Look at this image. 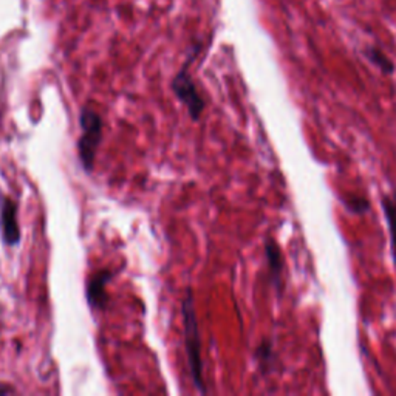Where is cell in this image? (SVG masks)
<instances>
[{
  "mask_svg": "<svg viewBox=\"0 0 396 396\" xmlns=\"http://www.w3.org/2000/svg\"><path fill=\"white\" fill-rule=\"evenodd\" d=\"M183 321H184V344L187 353V363L191 368V376L197 390L206 393V387L203 382V361H202V338L198 333L197 314L194 308V297L191 288H187V294L182 303Z\"/></svg>",
  "mask_w": 396,
  "mask_h": 396,
  "instance_id": "6da1fadb",
  "label": "cell"
},
{
  "mask_svg": "<svg viewBox=\"0 0 396 396\" xmlns=\"http://www.w3.org/2000/svg\"><path fill=\"white\" fill-rule=\"evenodd\" d=\"M80 123V138L78 141V154L80 165L85 169V172H92L96 160V152L99 144L103 141V118L93 109L84 107L79 116Z\"/></svg>",
  "mask_w": 396,
  "mask_h": 396,
  "instance_id": "7a4b0ae2",
  "label": "cell"
},
{
  "mask_svg": "<svg viewBox=\"0 0 396 396\" xmlns=\"http://www.w3.org/2000/svg\"><path fill=\"white\" fill-rule=\"evenodd\" d=\"M187 66L189 64H186L175 75V78L172 80V90L179 101L187 107L191 118L194 121H198L203 113V109H204V101L202 99L200 93H198L191 73L187 71Z\"/></svg>",
  "mask_w": 396,
  "mask_h": 396,
  "instance_id": "3957f363",
  "label": "cell"
},
{
  "mask_svg": "<svg viewBox=\"0 0 396 396\" xmlns=\"http://www.w3.org/2000/svg\"><path fill=\"white\" fill-rule=\"evenodd\" d=\"M0 229L8 246H16L21 241V228L17 224V204L11 198H4L0 209Z\"/></svg>",
  "mask_w": 396,
  "mask_h": 396,
  "instance_id": "277c9868",
  "label": "cell"
},
{
  "mask_svg": "<svg viewBox=\"0 0 396 396\" xmlns=\"http://www.w3.org/2000/svg\"><path fill=\"white\" fill-rule=\"evenodd\" d=\"M265 257L269 269V276H271V282L278 294H282L283 290V269L285 262L281 246L277 245V241L273 237H268L265 240Z\"/></svg>",
  "mask_w": 396,
  "mask_h": 396,
  "instance_id": "5b68a950",
  "label": "cell"
},
{
  "mask_svg": "<svg viewBox=\"0 0 396 396\" xmlns=\"http://www.w3.org/2000/svg\"><path fill=\"white\" fill-rule=\"evenodd\" d=\"M112 273L103 269L96 274L90 277V281L87 283V302L92 308L95 310H103L105 307L107 302V294H105V286L110 282Z\"/></svg>",
  "mask_w": 396,
  "mask_h": 396,
  "instance_id": "8992f818",
  "label": "cell"
},
{
  "mask_svg": "<svg viewBox=\"0 0 396 396\" xmlns=\"http://www.w3.org/2000/svg\"><path fill=\"white\" fill-rule=\"evenodd\" d=\"M381 208H382V214H384V219L387 223V231H389L392 259L396 266V192L382 195Z\"/></svg>",
  "mask_w": 396,
  "mask_h": 396,
  "instance_id": "52a82bcc",
  "label": "cell"
},
{
  "mask_svg": "<svg viewBox=\"0 0 396 396\" xmlns=\"http://www.w3.org/2000/svg\"><path fill=\"white\" fill-rule=\"evenodd\" d=\"M364 55L376 68H380L384 75H392L395 71V64L392 62V59L380 48H375V47L367 48L364 51Z\"/></svg>",
  "mask_w": 396,
  "mask_h": 396,
  "instance_id": "ba28073f",
  "label": "cell"
},
{
  "mask_svg": "<svg viewBox=\"0 0 396 396\" xmlns=\"http://www.w3.org/2000/svg\"><path fill=\"white\" fill-rule=\"evenodd\" d=\"M340 202L348 212L356 215H364L370 211V202L361 195H347L344 198H340Z\"/></svg>",
  "mask_w": 396,
  "mask_h": 396,
  "instance_id": "9c48e42d",
  "label": "cell"
},
{
  "mask_svg": "<svg viewBox=\"0 0 396 396\" xmlns=\"http://www.w3.org/2000/svg\"><path fill=\"white\" fill-rule=\"evenodd\" d=\"M256 358L259 359V363L262 364V365H265V364L269 365V364H271L273 363V358H274V355H273V342L265 339L262 344L257 347Z\"/></svg>",
  "mask_w": 396,
  "mask_h": 396,
  "instance_id": "30bf717a",
  "label": "cell"
},
{
  "mask_svg": "<svg viewBox=\"0 0 396 396\" xmlns=\"http://www.w3.org/2000/svg\"><path fill=\"white\" fill-rule=\"evenodd\" d=\"M6 393H14V389L6 384H0V395H6Z\"/></svg>",
  "mask_w": 396,
  "mask_h": 396,
  "instance_id": "8fae6325",
  "label": "cell"
}]
</instances>
